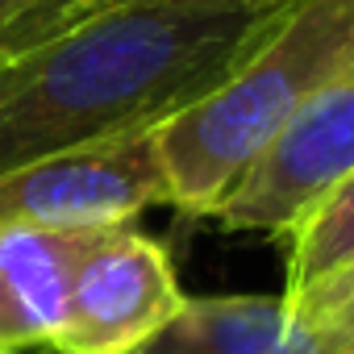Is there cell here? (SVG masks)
Returning <instances> with one entry per match:
<instances>
[{
  "label": "cell",
  "instance_id": "1",
  "mask_svg": "<svg viewBox=\"0 0 354 354\" xmlns=\"http://www.w3.org/2000/svg\"><path fill=\"white\" fill-rule=\"evenodd\" d=\"M283 5H109L67 34L5 59L0 175L162 125L217 88Z\"/></svg>",
  "mask_w": 354,
  "mask_h": 354
},
{
  "label": "cell",
  "instance_id": "2",
  "mask_svg": "<svg viewBox=\"0 0 354 354\" xmlns=\"http://www.w3.org/2000/svg\"><path fill=\"white\" fill-rule=\"evenodd\" d=\"M350 67L354 0H288L217 88L154 125L167 205L213 217L300 104Z\"/></svg>",
  "mask_w": 354,
  "mask_h": 354
},
{
  "label": "cell",
  "instance_id": "3",
  "mask_svg": "<svg viewBox=\"0 0 354 354\" xmlns=\"http://www.w3.org/2000/svg\"><path fill=\"white\" fill-rule=\"evenodd\" d=\"M184 300L158 238L133 225L96 230L71 271L63 317L46 346L55 354H138L175 321Z\"/></svg>",
  "mask_w": 354,
  "mask_h": 354
},
{
  "label": "cell",
  "instance_id": "4",
  "mask_svg": "<svg viewBox=\"0 0 354 354\" xmlns=\"http://www.w3.org/2000/svg\"><path fill=\"white\" fill-rule=\"evenodd\" d=\"M167 205L154 129L55 154L0 175V234L113 230Z\"/></svg>",
  "mask_w": 354,
  "mask_h": 354
},
{
  "label": "cell",
  "instance_id": "5",
  "mask_svg": "<svg viewBox=\"0 0 354 354\" xmlns=\"http://www.w3.org/2000/svg\"><path fill=\"white\" fill-rule=\"evenodd\" d=\"M346 175H354V67L300 104V113L217 205L213 221L283 242Z\"/></svg>",
  "mask_w": 354,
  "mask_h": 354
},
{
  "label": "cell",
  "instance_id": "6",
  "mask_svg": "<svg viewBox=\"0 0 354 354\" xmlns=\"http://www.w3.org/2000/svg\"><path fill=\"white\" fill-rule=\"evenodd\" d=\"M138 354H337L283 296H188Z\"/></svg>",
  "mask_w": 354,
  "mask_h": 354
},
{
  "label": "cell",
  "instance_id": "7",
  "mask_svg": "<svg viewBox=\"0 0 354 354\" xmlns=\"http://www.w3.org/2000/svg\"><path fill=\"white\" fill-rule=\"evenodd\" d=\"M96 230L0 234V350L46 346L67 300L71 271Z\"/></svg>",
  "mask_w": 354,
  "mask_h": 354
},
{
  "label": "cell",
  "instance_id": "8",
  "mask_svg": "<svg viewBox=\"0 0 354 354\" xmlns=\"http://www.w3.org/2000/svg\"><path fill=\"white\" fill-rule=\"evenodd\" d=\"M283 296L354 263V175L346 180L283 238Z\"/></svg>",
  "mask_w": 354,
  "mask_h": 354
},
{
  "label": "cell",
  "instance_id": "9",
  "mask_svg": "<svg viewBox=\"0 0 354 354\" xmlns=\"http://www.w3.org/2000/svg\"><path fill=\"white\" fill-rule=\"evenodd\" d=\"M100 9V0H0V63L26 55Z\"/></svg>",
  "mask_w": 354,
  "mask_h": 354
},
{
  "label": "cell",
  "instance_id": "10",
  "mask_svg": "<svg viewBox=\"0 0 354 354\" xmlns=\"http://www.w3.org/2000/svg\"><path fill=\"white\" fill-rule=\"evenodd\" d=\"M308 325L325 333V342L337 354H354V263L283 296Z\"/></svg>",
  "mask_w": 354,
  "mask_h": 354
},
{
  "label": "cell",
  "instance_id": "11",
  "mask_svg": "<svg viewBox=\"0 0 354 354\" xmlns=\"http://www.w3.org/2000/svg\"><path fill=\"white\" fill-rule=\"evenodd\" d=\"M109 5H175V9H271L283 0H100V9Z\"/></svg>",
  "mask_w": 354,
  "mask_h": 354
},
{
  "label": "cell",
  "instance_id": "12",
  "mask_svg": "<svg viewBox=\"0 0 354 354\" xmlns=\"http://www.w3.org/2000/svg\"><path fill=\"white\" fill-rule=\"evenodd\" d=\"M0 354H17V350H0Z\"/></svg>",
  "mask_w": 354,
  "mask_h": 354
}]
</instances>
